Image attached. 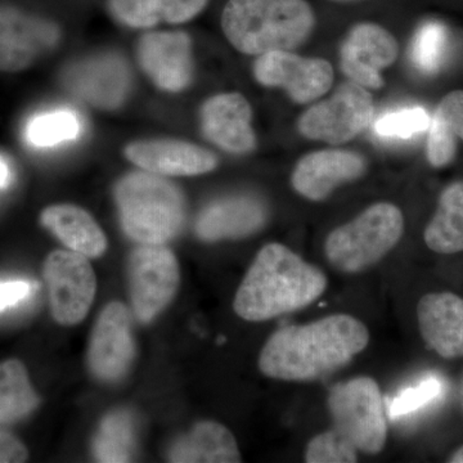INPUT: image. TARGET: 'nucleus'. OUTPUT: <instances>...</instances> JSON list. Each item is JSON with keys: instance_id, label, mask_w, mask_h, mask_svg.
Here are the masks:
<instances>
[{"instance_id": "obj_15", "label": "nucleus", "mask_w": 463, "mask_h": 463, "mask_svg": "<svg viewBox=\"0 0 463 463\" xmlns=\"http://www.w3.org/2000/svg\"><path fill=\"white\" fill-rule=\"evenodd\" d=\"M395 36L376 24H358L350 30L340 48V69L350 81L367 90H381L383 70L397 61Z\"/></svg>"}, {"instance_id": "obj_6", "label": "nucleus", "mask_w": 463, "mask_h": 463, "mask_svg": "<svg viewBox=\"0 0 463 463\" xmlns=\"http://www.w3.org/2000/svg\"><path fill=\"white\" fill-rule=\"evenodd\" d=\"M334 429L358 452L379 455L388 439L385 405L379 385L371 377L337 383L327 399Z\"/></svg>"}, {"instance_id": "obj_31", "label": "nucleus", "mask_w": 463, "mask_h": 463, "mask_svg": "<svg viewBox=\"0 0 463 463\" xmlns=\"http://www.w3.org/2000/svg\"><path fill=\"white\" fill-rule=\"evenodd\" d=\"M109 14L133 29H151L163 21V0H109Z\"/></svg>"}, {"instance_id": "obj_17", "label": "nucleus", "mask_w": 463, "mask_h": 463, "mask_svg": "<svg viewBox=\"0 0 463 463\" xmlns=\"http://www.w3.org/2000/svg\"><path fill=\"white\" fill-rule=\"evenodd\" d=\"M200 123L207 141L230 154H249L257 148L251 105L237 91L207 99L201 106Z\"/></svg>"}, {"instance_id": "obj_13", "label": "nucleus", "mask_w": 463, "mask_h": 463, "mask_svg": "<svg viewBox=\"0 0 463 463\" xmlns=\"http://www.w3.org/2000/svg\"><path fill=\"white\" fill-rule=\"evenodd\" d=\"M134 356L136 344L129 310L118 301L109 303L91 332L88 347L90 373L100 381L115 383L130 370Z\"/></svg>"}, {"instance_id": "obj_8", "label": "nucleus", "mask_w": 463, "mask_h": 463, "mask_svg": "<svg viewBox=\"0 0 463 463\" xmlns=\"http://www.w3.org/2000/svg\"><path fill=\"white\" fill-rule=\"evenodd\" d=\"M130 301L139 322L156 318L175 297L181 270L175 255L164 245H142L128 263Z\"/></svg>"}, {"instance_id": "obj_34", "label": "nucleus", "mask_w": 463, "mask_h": 463, "mask_svg": "<svg viewBox=\"0 0 463 463\" xmlns=\"http://www.w3.org/2000/svg\"><path fill=\"white\" fill-rule=\"evenodd\" d=\"M209 0H163V21L167 24H184L199 16Z\"/></svg>"}, {"instance_id": "obj_20", "label": "nucleus", "mask_w": 463, "mask_h": 463, "mask_svg": "<svg viewBox=\"0 0 463 463\" xmlns=\"http://www.w3.org/2000/svg\"><path fill=\"white\" fill-rule=\"evenodd\" d=\"M417 319L423 341L446 359L463 356V298L453 292L421 298Z\"/></svg>"}, {"instance_id": "obj_27", "label": "nucleus", "mask_w": 463, "mask_h": 463, "mask_svg": "<svg viewBox=\"0 0 463 463\" xmlns=\"http://www.w3.org/2000/svg\"><path fill=\"white\" fill-rule=\"evenodd\" d=\"M80 120L71 111H54L35 116L27 125L26 137L35 147H52L78 138Z\"/></svg>"}, {"instance_id": "obj_39", "label": "nucleus", "mask_w": 463, "mask_h": 463, "mask_svg": "<svg viewBox=\"0 0 463 463\" xmlns=\"http://www.w3.org/2000/svg\"><path fill=\"white\" fill-rule=\"evenodd\" d=\"M341 2H345V0H341Z\"/></svg>"}, {"instance_id": "obj_37", "label": "nucleus", "mask_w": 463, "mask_h": 463, "mask_svg": "<svg viewBox=\"0 0 463 463\" xmlns=\"http://www.w3.org/2000/svg\"><path fill=\"white\" fill-rule=\"evenodd\" d=\"M449 462L452 463H463V447L459 448L458 450L450 457Z\"/></svg>"}, {"instance_id": "obj_1", "label": "nucleus", "mask_w": 463, "mask_h": 463, "mask_svg": "<svg viewBox=\"0 0 463 463\" xmlns=\"http://www.w3.org/2000/svg\"><path fill=\"white\" fill-rule=\"evenodd\" d=\"M370 343L367 327L347 315H334L274 332L259 356L269 379L316 381L337 373Z\"/></svg>"}, {"instance_id": "obj_14", "label": "nucleus", "mask_w": 463, "mask_h": 463, "mask_svg": "<svg viewBox=\"0 0 463 463\" xmlns=\"http://www.w3.org/2000/svg\"><path fill=\"white\" fill-rule=\"evenodd\" d=\"M137 57L143 72L160 90L179 93L194 81V45L187 33H145L139 39Z\"/></svg>"}, {"instance_id": "obj_11", "label": "nucleus", "mask_w": 463, "mask_h": 463, "mask_svg": "<svg viewBox=\"0 0 463 463\" xmlns=\"http://www.w3.org/2000/svg\"><path fill=\"white\" fill-rule=\"evenodd\" d=\"M61 29L48 18L0 5V72H18L51 53Z\"/></svg>"}, {"instance_id": "obj_19", "label": "nucleus", "mask_w": 463, "mask_h": 463, "mask_svg": "<svg viewBox=\"0 0 463 463\" xmlns=\"http://www.w3.org/2000/svg\"><path fill=\"white\" fill-rule=\"evenodd\" d=\"M268 209L263 201L249 194L213 201L201 212L196 234L206 242L243 239L257 233L267 223Z\"/></svg>"}, {"instance_id": "obj_36", "label": "nucleus", "mask_w": 463, "mask_h": 463, "mask_svg": "<svg viewBox=\"0 0 463 463\" xmlns=\"http://www.w3.org/2000/svg\"><path fill=\"white\" fill-rule=\"evenodd\" d=\"M12 181V170L9 167L7 161L0 157V188L5 190Z\"/></svg>"}, {"instance_id": "obj_2", "label": "nucleus", "mask_w": 463, "mask_h": 463, "mask_svg": "<svg viewBox=\"0 0 463 463\" xmlns=\"http://www.w3.org/2000/svg\"><path fill=\"white\" fill-rule=\"evenodd\" d=\"M327 288L321 269L281 243L259 251L234 298L240 318L264 322L309 307Z\"/></svg>"}, {"instance_id": "obj_26", "label": "nucleus", "mask_w": 463, "mask_h": 463, "mask_svg": "<svg viewBox=\"0 0 463 463\" xmlns=\"http://www.w3.org/2000/svg\"><path fill=\"white\" fill-rule=\"evenodd\" d=\"M136 450V425L132 414L115 411L100 422L93 440V456L99 462H129Z\"/></svg>"}, {"instance_id": "obj_4", "label": "nucleus", "mask_w": 463, "mask_h": 463, "mask_svg": "<svg viewBox=\"0 0 463 463\" xmlns=\"http://www.w3.org/2000/svg\"><path fill=\"white\" fill-rule=\"evenodd\" d=\"M121 227L142 245H164L182 231L185 200L182 191L164 175L127 174L115 185Z\"/></svg>"}, {"instance_id": "obj_32", "label": "nucleus", "mask_w": 463, "mask_h": 463, "mask_svg": "<svg viewBox=\"0 0 463 463\" xmlns=\"http://www.w3.org/2000/svg\"><path fill=\"white\" fill-rule=\"evenodd\" d=\"M431 118L422 108L399 109L383 115L374 124V130L383 138L407 139L430 128Z\"/></svg>"}, {"instance_id": "obj_33", "label": "nucleus", "mask_w": 463, "mask_h": 463, "mask_svg": "<svg viewBox=\"0 0 463 463\" xmlns=\"http://www.w3.org/2000/svg\"><path fill=\"white\" fill-rule=\"evenodd\" d=\"M35 289V285L26 279H3L0 281V315L23 306Z\"/></svg>"}, {"instance_id": "obj_35", "label": "nucleus", "mask_w": 463, "mask_h": 463, "mask_svg": "<svg viewBox=\"0 0 463 463\" xmlns=\"http://www.w3.org/2000/svg\"><path fill=\"white\" fill-rule=\"evenodd\" d=\"M27 456L26 447L18 439L0 431V463L25 462Z\"/></svg>"}, {"instance_id": "obj_18", "label": "nucleus", "mask_w": 463, "mask_h": 463, "mask_svg": "<svg viewBox=\"0 0 463 463\" xmlns=\"http://www.w3.org/2000/svg\"><path fill=\"white\" fill-rule=\"evenodd\" d=\"M130 163L164 176H194L213 172L218 156L210 149L181 139H142L125 146Z\"/></svg>"}, {"instance_id": "obj_21", "label": "nucleus", "mask_w": 463, "mask_h": 463, "mask_svg": "<svg viewBox=\"0 0 463 463\" xmlns=\"http://www.w3.org/2000/svg\"><path fill=\"white\" fill-rule=\"evenodd\" d=\"M43 227L66 248L87 258H99L108 249V239L93 216L71 203L48 206L41 215Z\"/></svg>"}, {"instance_id": "obj_9", "label": "nucleus", "mask_w": 463, "mask_h": 463, "mask_svg": "<svg viewBox=\"0 0 463 463\" xmlns=\"http://www.w3.org/2000/svg\"><path fill=\"white\" fill-rule=\"evenodd\" d=\"M43 273L56 322L75 326L83 321L97 291L96 274L90 258L71 250H56L45 259Z\"/></svg>"}, {"instance_id": "obj_3", "label": "nucleus", "mask_w": 463, "mask_h": 463, "mask_svg": "<svg viewBox=\"0 0 463 463\" xmlns=\"http://www.w3.org/2000/svg\"><path fill=\"white\" fill-rule=\"evenodd\" d=\"M316 24L307 0H230L222 14L225 38L249 56L298 50L310 38Z\"/></svg>"}, {"instance_id": "obj_24", "label": "nucleus", "mask_w": 463, "mask_h": 463, "mask_svg": "<svg viewBox=\"0 0 463 463\" xmlns=\"http://www.w3.org/2000/svg\"><path fill=\"white\" fill-rule=\"evenodd\" d=\"M423 239L438 254L463 251V182L452 183L441 192L437 213L426 227Z\"/></svg>"}, {"instance_id": "obj_29", "label": "nucleus", "mask_w": 463, "mask_h": 463, "mask_svg": "<svg viewBox=\"0 0 463 463\" xmlns=\"http://www.w3.org/2000/svg\"><path fill=\"white\" fill-rule=\"evenodd\" d=\"M444 392V383L440 377L430 374L413 386H408L395 395L389 403V416L392 419L417 412Z\"/></svg>"}, {"instance_id": "obj_10", "label": "nucleus", "mask_w": 463, "mask_h": 463, "mask_svg": "<svg viewBox=\"0 0 463 463\" xmlns=\"http://www.w3.org/2000/svg\"><path fill=\"white\" fill-rule=\"evenodd\" d=\"M252 74L265 88H281L298 105L315 102L335 81L334 67L325 58L301 57L288 51L260 54Z\"/></svg>"}, {"instance_id": "obj_30", "label": "nucleus", "mask_w": 463, "mask_h": 463, "mask_svg": "<svg viewBox=\"0 0 463 463\" xmlns=\"http://www.w3.org/2000/svg\"><path fill=\"white\" fill-rule=\"evenodd\" d=\"M304 458L307 463H355L358 450L332 428L309 441Z\"/></svg>"}, {"instance_id": "obj_16", "label": "nucleus", "mask_w": 463, "mask_h": 463, "mask_svg": "<svg viewBox=\"0 0 463 463\" xmlns=\"http://www.w3.org/2000/svg\"><path fill=\"white\" fill-rule=\"evenodd\" d=\"M367 169V160L358 152L321 149L298 161L291 174V185L304 199L319 203L328 199L340 185L361 179Z\"/></svg>"}, {"instance_id": "obj_25", "label": "nucleus", "mask_w": 463, "mask_h": 463, "mask_svg": "<svg viewBox=\"0 0 463 463\" xmlns=\"http://www.w3.org/2000/svg\"><path fill=\"white\" fill-rule=\"evenodd\" d=\"M38 404L25 365L16 359L0 364V425L25 419Z\"/></svg>"}, {"instance_id": "obj_38", "label": "nucleus", "mask_w": 463, "mask_h": 463, "mask_svg": "<svg viewBox=\"0 0 463 463\" xmlns=\"http://www.w3.org/2000/svg\"><path fill=\"white\" fill-rule=\"evenodd\" d=\"M461 403H462V408H463V383H462V388H461Z\"/></svg>"}, {"instance_id": "obj_5", "label": "nucleus", "mask_w": 463, "mask_h": 463, "mask_svg": "<svg viewBox=\"0 0 463 463\" xmlns=\"http://www.w3.org/2000/svg\"><path fill=\"white\" fill-rule=\"evenodd\" d=\"M403 232L404 216L399 207L389 203H374L328 234L326 259L340 272H364L398 245Z\"/></svg>"}, {"instance_id": "obj_28", "label": "nucleus", "mask_w": 463, "mask_h": 463, "mask_svg": "<svg viewBox=\"0 0 463 463\" xmlns=\"http://www.w3.org/2000/svg\"><path fill=\"white\" fill-rule=\"evenodd\" d=\"M448 33L440 23L423 24L414 33L411 45V60L420 71L432 74L438 71L446 54Z\"/></svg>"}, {"instance_id": "obj_23", "label": "nucleus", "mask_w": 463, "mask_h": 463, "mask_svg": "<svg viewBox=\"0 0 463 463\" xmlns=\"http://www.w3.org/2000/svg\"><path fill=\"white\" fill-rule=\"evenodd\" d=\"M458 139L463 141V90L448 93L439 102L431 118L428 160L434 167L455 160Z\"/></svg>"}, {"instance_id": "obj_12", "label": "nucleus", "mask_w": 463, "mask_h": 463, "mask_svg": "<svg viewBox=\"0 0 463 463\" xmlns=\"http://www.w3.org/2000/svg\"><path fill=\"white\" fill-rule=\"evenodd\" d=\"M62 81L70 93L100 109L123 106L132 88V76L123 57L100 53L70 63Z\"/></svg>"}, {"instance_id": "obj_7", "label": "nucleus", "mask_w": 463, "mask_h": 463, "mask_svg": "<svg viewBox=\"0 0 463 463\" xmlns=\"http://www.w3.org/2000/svg\"><path fill=\"white\" fill-rule=\"evenodd\" d=\"M373 118V99L367 88L347 81L330 99L316 103L298 120V130L310 141L344 145L364 132Z\"/></svg>"}, {"instance_id": "obj_22", "label": "nucleus", "mask_w": 463, "mask_h": 463, "mask_svg": "<svg viewBox=\"0 0 463 463\" xmlns=\"http://www.w3.org/2000/svg\"><path fill=\"white\" fill-rule=\"evenodd\" d=\"M174 463H240L242 457L236 439L225 426L214 421L194 425L170 448Z\"/></svg>"}]
</instances>
